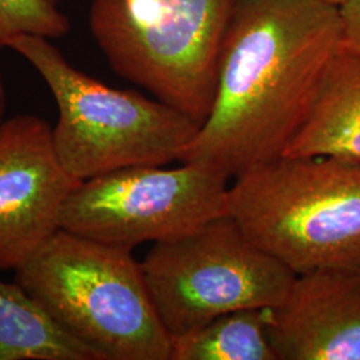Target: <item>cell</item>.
<instances>
[{
  "label": "cell",
  "instance_id": "cell-8",
  "mask_svg": "<svg viewBox=\"0 0 360 360\" xmlns=\"http://www.w3.org/2000/svg\"><path fill=\"white\" fill-rule=\"evenodd\" d=\"M80 181L60 163L46 119L0 122V270H18L62 229L63 207Z\"/></svg>",
  "mask_w": 360,
  "mask_h": 360
},
{
  "label": "cell",
  "instance_id": "cell-4",
  "mask_svg": "<svg viewBox=\"0 0 360 360\" xmlns=\"http://www.w3.org/2000/svg\"><path fill=\"white\" fill-rule=\"evenodd\" d=\"M10 49L51 91L59 110L53 147L63 167L82 181L120 168L180 162L200 129L168 104L112 89L79 71L51 39L20 35Z\"/></svg>",
  "mask_w": 360,
  "mask_h": 360
},
{
  "label": "cell",
  "instance_id": "cell-15",
  "mask_svg": "<svg viewBox=\"0 0 360 360\" xmlns=\"http://www.w3.org/2000/svg\"><path fill=\"white\" fill-rule=\"evenodd\" d=\"M6 103H7V98H6V90H4V84L3 80L0 77V122L4 117V112H6Z\"/></svg>",
  "mask_w": 360,
  "mask_h": 360
},
{
  "label": "cell",
  "instance_id": "cell-17",
  "mask_svg": "<svg viewBox=\"0 0 360 360\" xmlns=\"http://www.w3.org/2000/svg\"><path fill=\"white\" fill-rule=\"evenodd\" d=\"M50 1H52V3H55V4H56L59 0H50Z\"/></svg>",
  "mask_w": 360,
  "mask_h": 360
},
{
  "label": "cell",
  "instance_id": "cell-9",
  "mask_svg": "<svg viewBox=\"0 0 360 360\" xmlns=\"http://www.w3.org/2000/svg\"><path fill=\"white\" fill-rule=\"evenodd\" d=\"M269 336L276 360H360V271L296 275Z\"/></svg>",
  "mask_w": 360,
  "mask_h": 360
},
{
  "label": "cell",
  "instance_id": "cell-1",
  "mask_svg": "<svg viewBox=\"0 0 360 360\" xmlns=\"http://www.w3.org/2000/svg\"><path fill=\"white\" fill-rule=\"evenodd\" d=\"M343 46L339 7L235 0L215 101L180 163L235 179L283 156Z\"/></svg>",
  "mask_w": 360,
  "mask_h": 360
},
{
  "label": "cell",
  "instance_id": "cell-3",
  "mask_svg": "<svg viewBox=\"0 0 360 360\" xmlns=\"http://www.w3.org/2000/svg\"><path fill=\"white\" fill-rule=\"evenodd\" d=\"M229 215L296 275L360 271V160L281 156L233 179Z\"/></svg>",
  "mask_w": 360,
  "mask_h": 360
},
{
  "label": "cell",
  "instance_id": "cell-14",
  "mask_svg": "<svg viewBox=\"0 0 360 360\" xmlns=\"http://www.w3.org/2000/svg\"><path fill=\"white\" fill-rule=\"evenodd\" d=\"M343 39L348 49L360 53V0H348L339 7Z\"/></svg>",
  "mask_w": 360,
  "mask_h": 360
},
{
  "label": "cell",
  "instance_id": "cell-11",
  "mask_svg": "<svg viewBox=\"0 0 360 360\" xmlns=\"http://www.w3.org/2000/svg\"><path fill=\"white\" fill-rule=\"evenodd\" d=\"M0 360H98L26 290L0 281Z\"/></svg>",
  "mask_w": 360,
  "mask_h": 360
},
{
  "label": "cell",
  "instance_id": "cell-6",
  "mask_svg": "<svg viewBox=\"0 0 360 360\" xmlns=\"http://www.w3.org/2000/svg\"><path fill=\"white\" fill-rule=\"evenodd\" d=\"M142 269L169 340L232 311L275 309L296 278L230 215L154 243Z\"/></svg>",
  "mask_w": 360,
  "mask_h": 360
},
{
  "label": "cell",
  "instance_id": "cell-7",
  "mask_svg": "<svg viewBox=\"0 0 360 360\" xmlns=\"http://www.w3.org/2000/svg\"><path fill=\"white\" fill-rule=\"evenodd\" d=\"M230 180L199 162L120 168L80 181L65 202L60 224L129 250L166 242L229 215Z\"/></svg>",
  "mask_w": 360,
  "mask_h": 360
},
{
  "label": "cell",
  "instance_id": "cell-12",
  "mask_svg": "<svg viewBox=\"0 0 360 360\" xmlns=\"http://www.w3.org/2000/svg\"><path fill=\"white\" fill-rule=\"evenodd\" d=\"M270 309L220 315L171 339L169 360H276L269 336Z\"/></svg>",
  "mask_w": 360,
  "mask_h": 360
},
{
  "label": "cell",
  "instance_id": "cell-5",
  "mask_svg": "<svg viewBox=\"0 0 360 360\" xmlns=\"http://www.w3.org/2000/svg\"><path fill=\"white\" fill-rule=\"evenodd\" d=\"M235 0H92L90 30L119 77L202 126Z\"/></svg>",
  "mask_w": 360,
  "mask_h": 360
},
{
  "label": "cell",
  "instance_id": "cell-10",
  "mask_svg": "<svg viewBox=\"0 0 360 360\" xmlns=\"http://www.w3.org/2000/svg\"><path fill=\"white\" fill-rule=\"evenodd\" d=\"M283 156L360 160V53L345 44Z\"/></svg>",
  "mask_w": 360,
  "mask_h": 360
},
{
  "label": "cell",
  "instance_id": "cell-13",
  "mask_svg": "<svg viewBox=\"0 0 360 360\" xmlns=\"http://www.w3.org/2000/svg\"><path fill=\"white\" fill-rule=\"evenodd\" d=\"M70 20L50 0H0V51L20 35L63 38Z\"/></svg>",
  "mask_w": 360,
  "mask_h": 360
},
{
  "label": "cell",
  "instance_id": "cell-16",
  "mask_svg": "<svg viewBox=\"0 0 360 360\" xmlns=\"http://www.w3.org/2000/svg\"><path fill=\"white\" fill-rule=\"evenodd\" d=\"M319 1H323L326 4H331V6H335V7H340L345 3H347L348 0H319Z\"/></svg>",
  "mask_w": 360,
  "mask_h": 360
},
{
  "label": "cell",
  "instance_id": "cell-2",
  "mask_svg": "<svg viewBox=\"0 0 360 360\" xmlns=\"http://www.w3.org/2000/svg\"><path fill=\"white\" fill-rule=\"evenodd\" d=\"M15 282L98 360H169V336L132 250L59 229Z\"/></svg>",
  "mask_w": 360,
  "mask_h": 360
}]
</instances>
